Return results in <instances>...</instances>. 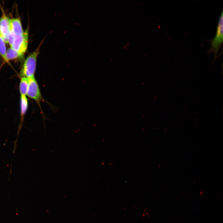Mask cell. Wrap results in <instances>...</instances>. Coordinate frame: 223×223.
<instances>
[{
  "instance_id": "obj_3",
  "label": "cell",
  "mask_w": 223,
  "mask_h": 223,
  "mask_svg": "<svg viewBox=\"0 0 223 223\" xmlns=\"http://www.w3.org/2000/svg\"><path fill=\"white\" fill-rule=\"evenodd\" d=\"M223 12L222 11L218 19L216 35L211 41V47L208 51V52L213 53L215 58L223 43Z\"/></svg>"
},
{
  "instance_id": "obj_6",
  "label": "cell",
  "mask_w": 223,
  "mask_h": 223,
  "mask_svg": "<svg viewBox=\"0 0 223 223\" xmlns=\"http://www.w3.org/2000/svg\"><path fill=\"white\" fill-rule=\"evenodd\" d=\"M10 31L15 37L21 35L24 32L20 17L13 18L9 20Z\"/></svg>"
},
{
  "instance_id": "obj_9",
  "label": "cell",
  "mask_w": 223,
  "mask_h": 223,
  "mask_svg": "<svg viewBox=\"0 0 223 223\" xmlns=\"http://www.w3.org/2000/svg\"><path fill=\"white\" fill-rule=\"evenodd\" d=\"M29 85L28 78L21 77L20 85L19 91L20 95H26Z\"/></svg>"
},
{
  "instance_id": "obj_2",
  "label": "cell",
  "mask_w": 223,
  "mask_h": 223,
  "mask_svg": "<svg viewBox=\"0 0 223 223\" xmlns=\"http://www.w3.org/2000/svg\"><path fill=\"white\" fill-rule=\"evenodd\" d=\"M28 79L29 85L26 95L34 100L38 105L42 114L44 122L46 117L42 111L40 105V103L42 101L48 104L50 107L53 109V107L42 97L38 84L35 77L29 78Z\"/></svg>"
},
{
  "instance_id": "obj_5",
  "label": "cell",
  "mask_w": 223,
  "mask_h": 223,
  "mask_svg": "<svg viewBox=\"0 0 223 223\" xmlns=\"http://www.w3.org/2000/svg\"><path fill=\"white\" fill-rule=\"evenodd\" d=\"M2 15L0 18V34L5 42L8 43V37L10 31L9 20L2 7Z\"/></svg>"
},
{
  "instance_id": "obj_7",
  "label": "cell",
  "mask_w": 223,
  "mask_h": 223,
  "mask_svg": "<svg viewBox=\"0 0 223 223\" xmlns=\"http://www.w3.org/2000/svg\"><path fill=\"white\" fill-rule=\"evenodd\" d=\"M28 107V102L26 95H20V114L21 123L23 122L24 116Z\"/></svg>"
},
{
  "instance_id": "obj_1",
  "label": "cell",
  "mask_w": 223,
  "mask_h": 223,
  "mask_svg": "<svg viewBox=\"0 0 223 223\" xmlns=\"http://www.w3.org/2000/svg\"><path fill=\"white\" fill-rule=\"evenodd\" d=\"M45 39V38L42 39L37 48L25 59L20 72V77L29 78L35 77L37 57L39 54L41 46Z\"/></svg>"
},
{
  "instance_id": "obj_10",
  "label": "cell",
  "mask_w": 223,
  "mask_h": 223,
  "mask_svg": "<svg viewBox=\"0 0 223 223\" xmlns=\"http://www.w3.org/2000/svg\"><path fill=\"white\" fill-rule=\"evenodd\" d=\"M5 42L0 34V55L4 60L6 52Z\"/></svg>"
},
{
  "instance_id": "obj_8",
  "label": "cell",
  "mask_w": 223,
  "mask_h": 223,
  "mask_svg": "<svg viewBox=\"0 0 223 223\" xmlns=\"http://www.w3.org/2000/svg\"><path fill=\"white\" fill-rule=\"evenodd\" d=\"M22 57L17 51L10 47L6 51L4 60L5 62H7L10 60Z\"/></svg>"
},
{
  "instance_id": "obj_4",
  "label": "cell",
  "mask_w": 223,
  "mask_h": 223,
  "mask_svg": "<svg viewBox=\"0 0 223 223\" xmlns=\"http://www.w3.org/2000/svg\"><path fill=\"white\" fill-rule=\"evenodd\" d=\"M28 26L20 35L15 37L11 47L17 51L22 57L27 50L28 38Z\"/></svg>"
}]
</instances>
